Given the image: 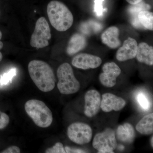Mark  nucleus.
<instances>
[{
  "label": "nucleus",
  "mask_w": 153,
  "mask_h": 153,
  "mask_svg": "<svg viewBox=\"0 0 153 153\" xmlns=\"http://www.w3.org/2000/svg\"><path fill=\"white\" fill-rule=\"evenodd\" d=\"M28 71L33 82L41 91L47 92L54 89L55 74L48 63L42 60H32L28 65Z\"/></svg>",
  "instance_id": "nucleus-1"
},
{
  "label": "nucleus",
  "mask_w": 153,
  "mask_h": 153,
  "mask_svg": "<svg viewBox=\"0 0 153 153\" xmlns=\"http://www.w3.org/2000/svg\"><path fill=\"white\" fill-rule=\"evenodd\" d=\"M47 13L52 27L59 32L68 30L73 25L74 18L70 10L63 3L54 0L48 4Z\"/></svg>",
  "instance_id": "nucleus-2"
},
{
  "label": "nucleus",
  "mask_w": 153,
  "mask_h": 153,
  "mask_svg": "<svg viewBox=\"0 0 153 153\" xmlns=\"http://www.w3.org/2000/svg\"><path fill=\"white\" fill-rule=\"evenodd\" d=\"M25 109L38 126L45 128L52 124V111L43 101L35 99L28 100L25 103Z\"/></svg>",
  "instance_id": "nucleus-3"
},
{
  "label": "nucleus",
  "mask_w": 153,
  "mask_h": 153,
  "mask_svg": "<svg viewBox=\"0 0 153 153\" xmlns=\"http://www.w3.org/2000/svg\"><path fill=\"white\" fill-rule=\"evenodd\" d=\"M57 88L60 93L66 95L73 94L80 89V83L74 76L73 69L69 63L61 64L57 69Z\"/></svg>",
  "instance_id": "nucleus-4"
},
{
  "label": "nucleus",
  "mask_w": 153,
  "mask_h": 153,
  "mask_svg": "<svg viewBox=\"0 0 153 153\" xmlns=\"http://www.w3.org/2000/svg\"><path fill=\"white\" fill-rule=\"evenodd\" d=\"M93 148L100 153H113L117 147L115 134L113 130L107 128L96 134L92 142Z\"/></svg>",
  "instance_id": "nucleus-5"
},
{
  "label": "nucleus",
  "mask_w": 153,
  "mask_h": 153,
  "mask_svg": "<svg viewBox=\"0 0 153 153\" xmlns=\"http://www.w3.org/2000/svg\"><path fill=\"white\" fill-rule=\"evenodd\" d=\"M51 38V30L48 22L44 17H41L36 22L31 36L30 45L37 49L44 48L49 46V41Z\"/></svg>",
  "instance_id": "nucleus-6"
},
{
  "label": "nucleus",
  "mask_w": 153,
  "mask_h": 153,
  "mask_svg": "<svg viewBox=\"0 0 153 153\" xmlns=\"http://www.w3.org/2000/svg\"><path fill=\"white\" fill-rule=\"evenodd\" d=\"M93 131L87 124L81 122L71 124L67 129V135L69 139L77 144L88 143L92 139Z\"/></svg>",
  "instance_id": "nucleus-7"
},
{
  "label": "nucleus",
  "mask_w": 153,
  "mask_h": 153,
  "mask_svg": "<svg viewBox=\"0 0 153 153\" xmlns=\"http://www.w3.org/2000/svg\"><path fill=\"white\" fill-rule=\"evenodd\" d=\"M102 70L99 76L101 84L106 87H114L116 84L117 78L121 72L120 68L114 62H108L103 65Z\"/></svg>",
  "instance_id": "nucleus-8"
},
{
  "label": "nucleus",
  "mask_w": 153,
  "mask_h": 153,
  "mask_svg": "<svg viewBox=\"0 0 153 153\" xmlns=\"http://www.w3.org/2000/svg\"><path fill=\"white\" fill-rule=\"evenodd\" d=\"M84 114L91 118L97 114L100 108L101 97L97 91L91 89L87 91L85 95Z\"/></svg>",
  "instance_id": "nucleus-9"
},
{
  "label": "nucleus",
  "mask_w": 153,
  "mask_h": 153,
  "mask_svg": "<svg viewBox=\"0 0 153 153\" xmlns=\"http://www.w3.org/2000/svg\"><path fill=\"white\" fill-rule=\"evenodd\" d=\"M101 58L95 55L81 53L75 56L72 60V65L76 68L87 70L98 68L101 65Z\"/></svg>",
  "instance_id": "nucleus-10"
},
{
  "label": "nucleus",
  "mask_w": 153,
  "mask_h": 153,
  "mask_svg": "<svg viewBox=\"0 0 153 153\" xmlns=\"http://www.w3.org/2000/svg\"><path fill=\"white\" fill-rule=\"evenodd\" d=\"M126 105V101L123 98L113 94L106 93L102 96L100 108L104 112L119 111L125 106Z\"/></svg>",
  "instance_id": "nucleus-11"
},
{
  "label": "nucleus",
  "mask_w": 153,
  "mask_h": 153,
  "mask_svg": "<svg viewBox=\"0 0 153 153\" xmlns=\"http://www.w3.org/2000/svg\"><path fill=\"white\" fill-rule=\"evenodd\" d=\"M138 44L134 38H128L124 41L123 45L118 49L116 58L119 61L131 60L136 56Z\"/></svg>",
  "instance_id": "nucleus-12"
},
{
  "label": "nucleus",
  "mask_w": 153,
  "mask_h": 153,
  "mask_svg": "<svg viewBox=\"0 0 153 153\" xmlns=\"http://www.w3.org/2000/svg\"><path fill=\"white\" fill-rule=\"evenodd\" d=\"M119 30L117 27H110L102 33L101 39L102 43L111 49H116L119 47L121 42L119 39Z\"/></svg>",
  "instance_id": "nucleus-13"
},
{
  "label": "nucleus",
  "mask_w": 153,
  "mask_h": 153,
  "mask_svg": "<svg viewBox=\"0 0 153 153\" xmlns=\"http://www.w3.org/2000/svg\"><path fill=\"white\" fill-rule=\"evenodd\" d=\"M87 40L85 36L79 33L74 34L70 38L66 48V52L69 55H75L86 47Z\"/></svg>",
  "instance_id": "nucleus-14"
},
{
  "label": "nucleus",
  "mask_w": 153,
  "mask_h": 153,
  "mask_svg": "<svg viewBox=\"0 0 153 153\" xmlns=\"http://www.w3.org/2000/svg\"><path fill=\"white\" fill-rule=\"evenodd\" d=\"M136 57L140 63H145L149 66H153V47L144 42L140 43L138 45Z\"/></svg>",
  "instance_id": "nucleus-15"
},
{
  "label": "nucleus",
  "mask_w": 153,
  "mask_h": 153,
  "mask_svg": "<svg viewBox=\"0 0 153 153\" xmlns=\"http://www.w3.org/2000/svg\"><path fill=\"white\" fill-rule=\"evenodd\" d=\"M118 140L123 143H131L133 142L135 138V131L133 126L128 123L118 127L117 130Z\"/></svg>",
  "instance_id": "nucleus-16"
},
{
  "label": "nucleus",
  "mask_w": 153,
  "mask_h": 153,
  "mask_svg": "<svg viewBox=\"0 0 153 153\" xmlns=\"http://www.w3.org/2000/svg\"><path fill=\"white\" fill-rule=\"evenodd\" d=\"M136 129L140 133L150 135L153 132V114L145 116L138 123Z\"/></svg>",
  "instance_id": "nucleus-17"
},
{
  "label": "nucleus",
  "mask_w": 153,
  "mask_h": 153,
  "mask_svg": "<svg viewBox=\"0 0 153 153\" xmlns=\"http://www.w3.org/2000/svg\"><path fill=\"white\" fill-rule=\"evenodd\" d=\"M102 25L93 20L82 22L79 26V30L83 34L90 36L98 33L102 30Z\"/></svg>",
  "instance_id": "nucleus-18"
},
{
  "label": "nucleus",
  "mask_w": 153,
  "mask_h": 153,
  "mask_svg": "<svg viewBox=\"0 0 153 153\" xmlns=\"http://www.w3.org/2000/svg\"><path fill=\"white\" fill-rule=\"evenodd\" d=\"M138 19L145 29L153 30V13L149 10H144L140 12Z\"/></svg>",
  "instance_id": "nucleus-19"
},
{
  "label": "nucleus",
  "mask_w": 153,
  "mask_h": 153,
  "mask_svg": "<svg viewBox=\"0 0 153 153\" xmlns=\"http://www.w3.org/2000/svg\"><path fill=\"white\" fill-rule=\"evenodd\" d=\"M151 6L144 2L142 1L136 4L131 5L128 9V13L131 17H137L140 12L144 10H149Z\"/></svg>",
  "instance_id": "nucleus-20"
},
{
  "label": "nucleus",
  "mask_w": 153,
  "mask_h": 153,
  "mask_svg": "<svg viewBox=\"0 0 153 153\" xmlns=\"http://www.w3.org/2000/svg\"><path fill=\"white\" fill-rule=\"evenodd\" d=\"M16 68H12L7 73H5L0 78V84L6 85L11 82L13 77L16 75Z\"/></svg>",
  "instance_id": "nucleus-21"
},
{
  "label": "nucleus",
  "mask_w": 153,
  "mask_h": 153,
  "mask_svg": "<svg viewBox=\"0 0 153 153\" xmlns=\"http://www.w3.org/2000/svg\"><path fill=\"white\" fill-rule=\"evenodd\" d=\"M138 102H139L141 107L145 110H148L149 108V102L148 100L147 97L143 93H139L137 97Z\"/></svg>",
  "instance_id": "nucleus-22"
},
{
  "label": "nucleus",
  "mask_w": 153,
  "mask_h": 153,
  "mask_svg": "<svg viewBox=\"0 0 153 153\" xmlns=\"http://www.w3.org/2000/svg\"><path fill=\"white\" fill-rule=\"evenodd\" d=\"M46 153H66L65 148L61 143L58 142L52 148L47 149L45 151Z\"/></svg>",
  "instance_id": "nucleus-23"
},
{
  "label": "nucleus",
  "mask_w": 153,
  "mask_h": 153,
  "mask_svg": "<svg viewBox=\"0 0 153 153\" xmlns=\"http://www.w3.org/2000/svg\"><path fill=\"white\" fill-rule=\"evenodd\" d=\"M104 0H95L94 1V12L99 17L103 15L105 11L102 7V3Z\"/></svg>",
  "instance_id": "nucleus-24"
},
{
  "label": "nucleus",
  "mask_w": 153,
  "mask_h": 153,
  "mask_svg": "<svg viewBox=\"0 0 153 153\" xmlns=\"http://www.w3.org/2000/svg\"><path fill=\"white\" fill-rule=\"evenodd\" d=\"M10 120L9 116L0 111V129L4 128L8 125Z\"/></svg>",
  "instance_id": "nucleus-25"
},
{
  "label": "nucleus",
  "mask_w": 153,
  "mask_h": 153,
  "mask_svg": "<svg viewBox=\"0 0 153 153\" xmlns=\"http://www.w3.org/2000/svg\"><path fill=\"white\" fill-rule=\"evenodd\" d=\"M2 153H20L21 150L20 148L16 146H12L7 148L5 150L1 152Z\"/></svg>",
  "instance_id": "nucleus-26"
},
{
  "label": "nucleus",
  "mask_w": 153,
  "mask_h": 153,
  "mask_svg": "<svg viewBox=\"0 0 153 153\" xmlns=\"http://www.w3.org/2000/svg\"><path fill=\"white\" fill-rule=\"evenodd\" d=\"M65 151L67 153H86L85 151L81 149L71 148L69 146H66L65 148Z\"/></svg>",
  "instance_id": "nucleus-27"
},
{
  "label": "nucleus",
  "mask_w": 153,
  "mask_h": 153,
  "mask_svg": "<svg viewBox=\"0 0 153 153\" xmlns=\"http://www.w3.org/2000/svg\"><path fill=\"white\" fill-rule=\"evenodd\" d=\"M143 0H126L128 3L130 4L131 5L136 4H138L141 2L143 1Z\"/></svg>",
  "instance_id": "nucleus-28"
},
{
  "label": "nucleus",
  "mask_w": 153,
  "mask_h": 153,
  "mask_svg": "<svg viewBox=\"0 0 153 153\" xmlns=\"http://www.w3.org/2000/svg\"><path fill=\"white\" fill-rule=\"evenodd\" d=\"M117 148L119 150L123 151L124 150V149L125 147L124 146H123V145H120V146L118 147Z\"/></svg>",
  "instance_id": "nucleus-29"
},
{
  "label": "nucleus",
  "mask_w": 153,
  "mask_h": 153,
  "mask_svg": "<svg viewBox=\"0 0 153 153\" xmlns=\"http://www.w3.org/2000/svg\"><path fill=\"white\" fill-rule=\"evenodd\" d=\"M3 46H4V44H3V43L2 42L0 41V49H2L3 48Z\"/></svg>",
  "instance_id": "nucleus-30"
},
{
  "label": "nucleus",
  "mask_w": 153,
  "mask_h": 153,
  "mask_svg": "<svg viewBox=\"0 0 153 153\" xmlns=\"http://www.w3.org/2000/svg\"><path fill=\"white\" fill-rule=\"evenodd\" d=\"M151 146H152V147H153V137L152 136V138H151Z\"/></svg>",
  "instance_id": "nucleus-31"
},
{
  "label": "nucleus",
  "mask_w": 153,
  "mask_h": 153,
  "mask_svg": "<svg viewBox=\"0 0 153 153\" xmlns=\"http://www.w3.org/2000/svg\"><path fill=\"white\" fill-rule=\"evenodd\" d=\"M3 58V55L2 54V53L0 52V62L2 60Z\"/></svg>",
  "instance_id": "nucleus-32"
},
{
  "label": "nucleus",
  "mask_w": 153,
  "mask_h": 153,
  "mask_svg": "<svg viewBox=\"0 0 153 153\" xmlns=\"http://www.w3.org/2000/svg\"><path fill=\"white\" fill-rule=\"evenodd\" d=\"M2 36V34L1 32L0 31V40H1V38Z\"/></svg>",
  "instance_id": "nucleus-33"
},
{
  "label": "nucleus",
  "mask_w": 153,
  "mask_h": 153,
  "mask_svg": "<svg viewBox=\"0 0 153 153\" xmlns=\"http://www.w3.org/2000/svg\"><path fill=\"white\" fill-rule=\"evenodd\" d=\"M0 14H1V13H0Z\"/></svg>",
  "instance_id": "nucleus-34"
}]
</instances>
